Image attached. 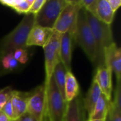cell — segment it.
Returning <instances> with one entry per match:
<instances>
[{"label": "cell", "mask_w": 121, "mask_h": 121, "mask_svg": "<svg viewBox=\"0 0 121 121\" xmlns=\"http://www.w3.org/2000/svg\"><path fill=\"white\" fill-rule=\"evenodd\" d=\"M68 2L69 0H46L42 9L35 16V25L52 29Z\"/></svg>", "instance_id": "obj_5"}, {"label": "cell", "mask_w": 121, "mask_h": 121, "mask_svg": "<svg viewBox=\"0 0 121 121\" xmlns=\"http://www.w3.org/2000/svg\"><path fill=\"white\" fill-rule=\"evenodd\" d=\"M104 62L106 67L116 74L117 82L121 81V49L116 43L104 50Z\"/></svg>", "instance_id": "obj_9"}, {"label": "cell", "mask_w": 121, "mask_h": 121, "mask_svg": "<svg viewBox=\"0 0 121 121\" xmlns=\"http://www.w3.org/2000/svg\"><path fill=\"white\" fill-rule=\"evenodd\" d=\"M112 71L105 65L99 66L96 69L94 79L100 87L102 94L111 101L113 84H112Z\"/></svg>", "instance_id": "obj_10"}, {"label": "cell", "mask_w": 121, "mask_h": 121, "mask_svg": "<svg viewBox=\"0 0 121 121\" xmlns=\"http://www.w3.org/2000/svg\"><path fill=\"white\" fill-rule=\"evenodd\" d=\"M83 99L78 96L72 101L67 103L66 113L63 121H86Z\"/></svg>", "instance_id": "obj_13"}, {"label": "cell", "mask_w": 121, "mask_h": 121, "mask_svg": "<svg viewBox=\"0 0 121 121\" xmlns=\"http://www.w3.org/2000/svg\"><path fill=\"white\" fill-rule=\"evenodd\" d=\"M110 102L111 101H108L106 99V97L101 94L99 100L95 104L93 111L89 116V120L106 119Z\"/></svg>", "instance_id": "obj_18"}, {"label": "cell", "mask_w": 121, "mask_h": 121, "mask_svg": "<svg viewBox=\"0 0 121 121\" xmlns=\"http://www.w3.org/2000/svg\"><path fill=\"white\" fill-rule=\"evenodd\" d=\"M1 111L11 119L13 120V107L11 104V99L6 102V104L4 106L3 108Z\"/></svg>", "instance_id": "obj_28"}, {"label": "cell", "mask_w": 121, "mask_h": 121, "mask_svg": "<svg viewBox=\"0 0 121 121\" xmlns=\"http://www.w3.org/2000/svg\"><path fill=\"white\" fill-rule=\"evenodd\" d=\"M34 25L35 15L26 14L17 26L0 40V55L13 52L18 48H27V38Z\"/></svg>", "instance_id": "obj_2"}, {"label": "cell", "mask_w": 121, "mask_h": 121, "mask_svg": "<svg viewBox=\"0 0 121 121\" xmlns=\"http://www.w3.org/2000/svg\"><path fill=\"white\" fill-rule=\"evenodd\" d=\"M85 17L87 23L91 30L93 35L96 43L98 48V62L99 67L104 65V50L115 43L113 38L111 26L108 25L97 18L92 16L84 9Z\"/></svg>", "instance_id": "obj_3"}, {"label": "cell", "mask_w": 121, "mask_h": 121, "mask_svg": "<svg viewBox=\"0 0 121 121\" xmlns=\"http://www.w3.org/2000/svg\"><path fill=\"white\" fill-rule=\"evenodd\" d=\"M110 6L111 7L113 12H116V11L120 8L121 6V0H108Z\"/></svg>", "instance_id": "obj_29"}, {"label": "cell", "mask_w": 121, "mask_h": 121, "mask_svg": "<svg viewBox=\"0 0 121 121\" xmlns=\"http://www.w3.org/2000/svg\"><path fill=\"white\" fill-rule=\"evenodd\" d=\"M12 53L14 59L20 65H25L29 60L30 56L27 48H18L15 50Z\"/></svg>", "instance_id": "obj_23"}, {"label": "cell", "mask_w": 121, "mask_h": 121, "mask_svg": "<svg viewBox=\"0 0 121 121\" xmlns=\"http://www.w3.org/2000/svg\"><path fill=\"white\" fill-rule=\"evenodd\" d=\"M30 92H22L13 90L11 98L13 111V120H18L27 112L28 101Z\"/></svg>", "instance_id": "obj_14"}, {"label": "cell", "mask_w": 121, "mask_h": 121, "mask_svg": "<svg viewBox=\"0 0 121 121\" xmlns=\"http://www.w3.org/2000/svg\"><path fill=\"white\" fill-rule=\"evenodd\" d=\"M19 67L20 64L14 59L12 52L0 55V76L13 72Z\"/></svg>", "instance_id": "obj_19"}, {"label": "cell", "mask_w": 121, "mask_h": 121, "mask_svg": "<svg viewBox=\"0 0 121 121\" xmlns=\"http://www.w3.org/2000/svg\"><path fill=\"white\" fill-rule=\"evenodd\" d=\"M74 40L81 47L89 60L92 63L98 62V48L91 30L85 17L84 9L82 8L78 13L75 25L69 30Z\"/></svg>", "instance_id": "obj_1"}, {"label": "cell", "mask_w": 121, "mask_h": 121, "mask_svg": "<svg viewBox=\"0 0 121 121\" xmlns=\"http://www.w3.org/2000/svg\"><path fill=\"white\" fill-rule=\"evenodd\" d=\"M18 121H37L35 119H34L29 113L27 112L24 113L23 116H21L18 119Z\"/></svg>", "instance_id": "obj_30"}, {"label": "cell", "mask_w": 121, "mask_h": 121, "mask_svg": "<svg viewBox=\"0 0 121 121\" xmlns=\"http://www.w3.org/2000/svg\"><path fill=\"white\" fill-rule=\"evenodd\" d=\"M98 1L99 0H79L82 8L96 18Z\"/></svg>", "instance_id": "obj_24"}, {"label": "cell", "mask_w": 121, "mask_h": 121, "mask_svg": "<svg viewBox=\"0 0 121 121\" xmlns=\"http://www.w3.org/2000/svg\"><path fill=\"white\" fill-rule=\"evenodd\" d=\"M115 12L110 6L108 0H99L96 9V18L102 22L111 25L113 21Z\"/></svg>", "instance_id": "obj_17"}, {"label": "cell", "mask_w": 121, "mask_h": 121, "mask_svg": "<svg viewBox=\"0 0 121 121\" xmlns=\"http://www.w3.org/2000/svg\"><path fill=\"white\" fill-rule=\"evenodd\" d=\"M101 91L100 89L99 86L94 79H93L91 86L86 95V97L83 99V105L86 112L89 114V116L93 111V109L99 100L100 96L101 95Z\"/></svg>", "instance_id": "obj_15"}, {"label": "cell", "mask_w": 121, "mask_h": 121, "mask_svg": "<svg viewBox=\"0 0 121 121\" xmlns=\"http://www.w3.org/2000/svg\"><path fill=\"white\" fill-rule=\"evenodd\" d=\"M105 121H121V108L111 101Z\"/></svg>", "instance_id": "obj_22"}, {"label": "cell", "mask_w": 121, "mask_h": 121, "mask_svg": "<svg viewBox=\"0 0 121 121\" xmlns=\"http://www.w3.org/2000/svg\"><path fill=\"white\" fill-rule=\"evenodd\" d=\"M52 33V29L34 25L28 34L26 41V47L40 46L43 48L50 38Z\"/></svg>", "instance_id": "obj_12"}, {"label": "cell", "mask_w": 121, "mask_h": 121, "mask_svg": "<svg viewBox=\"0 0 121 121\" xmlns=\"http://www.w3.org/2000/svg\"><path fill=\"white\" fill-rule=\"evenodd\" d=\"M11 121H18V120H11Z\"/></svg>", "instance_id": "obj_34"}, {"label": "cell", "mask_w": 121, "mask_h": 121, "mask_svg": "<svg viewBox=\"0 0 121 121\" xmlns=\"http://www.w3.org/2000/svg\"><path fill=\"white\" fill-rule=\"evenodd\" d=\"M34 0H0V4L11 7L18 13L28 14Z\"/></svg>", "instance_id": "obj_20"}, {"label": "cell", "mask_w": 121, "mask_h": 121, "mask_svg": "<svg viewBox=\"0 0 121 121\" xmlns=\"http://www.w3.org/2000/svg\"><path fill=\"white\" fill-rule=\"evenodd\" d=\"M73 35L70 30L62 34L60 40V62L67 72H72V55L73 48Z\"/></svg>", "instance_id": "obj_11"}, {"label": "cell", "mask_w": 121, "mask_h": 121, "mask_svg": "<svg viewBox=\"0 0 121 121\" xmlns=\"http://www.w3.org/2000/svg\"><path fill=\"white\" fill-rule=\"evenodd\" d=\"M43 121H50V118L48 117V116L45 113V117H44V119H43Z\"/></svg>", "instance_id": "obj_32"}, {"label": "cell", "mask_w": 121, "mask_h": 121, "mask_svg": "<svg viewBox=\"0 0 121 121\" xmlns=\"http://www.w3.org/2000/svg\"><path fill=\"white\" fill-rule=\"evenodd\" d=\"M46 0H34L33 4L31 5L29 11H28V13L30 14H33V15H36L40 10L42 9L43 6L45 4Z\"/></svg>", "instance_id": "obj_26"}, {"label": "cell", "mask_w": 121, "mask_h": 121, "mask_svg": "<svg viewBox=\"0 0 121 121\" xmlns=\"http://www.w3.org/2000/svg\"><path fill=\"white\" fill-rule=\"evenodd\" d=\"M82 8L79 1H69L57 18L52 30L62 35L72 30L75 25L79 11Z\"/></svg>", "instance_id": "obj_7"}, {"label": "cell", "mask_w": 121, "mask_h": 121, "mask_svg": "<svg viewBox=\"0 0 121 121\" xmlns=\"http://www.w3.org/2000/svg\"><path fill=\"white\" fill-rule=\"evenodd\" d=\"M62 34L53 30L50 38L43 47L45 54V86L47 87L53 74V71L57 65L60 62V48Z\"/></svg>", "instance_id": "obj_6"}, {"label": "cell", "mask_w": 121, "mask_h": 121, "mask_svg": "<svg viewBox=\"0 0 121 121\" xmlns=\"http://www.w3.org/2000/svg\"><path fill=\"white\" fill-rule=\"evenodd\" d=\"M113 102L117 107L121 108V81L117 82L115 90V98Z\"/></svg>", "instance_id": "obj_27"}, {"label": "cell", "mask_w": 121, "mask_h": 121, "mask_svg": "<svg viewBox=\"0 0 121 121\" xmlns=\"http://www.w3.org/2000/svg\"><path fill=\"white\" fill-rule=\"evenodd\" d=\"M13 89L11 86H6L0 90V111L6 102L11 98Z\"/></svg>", "instance_id": "obj_25"}, {"label": "cell", "mask_w": 121, "mask_h": 121, "mask_svg": "<svg viewBox=\"0 0 121 121\" xmlns=\"http://www.w3.org/2000/svg\"><path fill=\"white\" fill-rule=\"evenodd\" d=\"M46 112V90L45 84L30 91L27 113L37 121H43Z\"/></svg>", "instance_id": "obj_8"}, {"label": "cell", "mask_w": 121, "mask_h": 121, "mask_svg": "<svg viewBox=\"0 0 121 121\" xmlns=\"http://www.w3.org/2000/svg\"><path fill=\"white\" fill-rule=\"evenodd\" d=\"M67 72V71L63 66L62 63L60 62L55 67L52 77L64 99H65V84Z\"/></svg>", "instance_id": "obj_21"}, {"label": "cell", "mask_w": 121, "mask_h": 121, "mask_svg": "<svg viewBox=\"0 0 121 121\" xmlns=\"http://www.w3.org/2000/svg\"><path fill=\"white\" fill-rule=\"evenodd\" d=\"M0 121H11V119L1 110L0 111Z\"/></svg>", "instance_id": "obj_31"}, {"label": "cell", "mask_w": 121, "mask_h": 121, "mask_svg": "<svg viewBox=\"0 0 121 121\" xmlns=\"http://www.w3.org/2000/svg\"><path fill=\"white\" fill-rule=\"evenodd\" d=\"M46 90V112L50 121H63L67 102L61 95L52 77Z\"/></svg>", "instance_id": "obj_4"}, {"label": "cell", "mask_w": 121, "mask_h": 121, "mask_svg": "<svg viewBox=\"0 0 121 121\" xmlns=\"http://www.w3.org/2000/svg\"><path fill=\"white\" fill-rule=\"evenodd\" d=\"M86 121H105V119H96V120H89V119H88Z\"/></svg>", "instance_id": "obj_33"}, {"label": "cell", "mask_w": 121, "mask_h": 121, "mask_svg": "<svg viewBox=\"0 0 121 121\" xmlns=\"http://www.w3.org/2000/svg\"><path fill=\"white\" fill-rule=\"evenodd\" d=\"M79 84L72 72H67L65 84V99L69 103L79 96Z\"/></svg>", "instance_id": "obj_16"}]
</instances>
